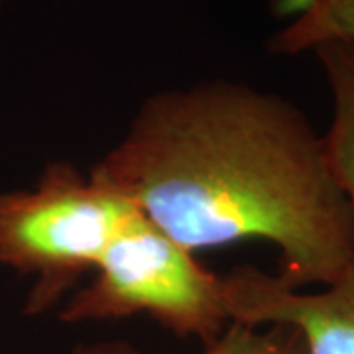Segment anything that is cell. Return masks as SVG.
I'll return each instance as SVG.
<instances>
[{"instance_id":"1","label":"cell","mask_w":354,"mask_h":354,"mask_svg":"<svg viewBox=\"0 0 354 354\" xmlns=\"http://www.w3.org/2000/svg\"><path fill=\"white\" fill-rule=\"evenodd\" d=\"M146 218L195 254L270 242L286 286H329L354 258V213L323 134L278 93L228 79L146 97L93 165Z\"/></svg>"},{"instance_id":"2","label":"cell","mask_w":354,"mask_h":354,"mask_svg":"<svg viewBox=\"0 0 354 354\" xmlns=\"http://www.w3.org/2000/svg\"><path fill=\"white\" fill-rule=\"evenodd\" d=\"M138 209L101 177L65 160L46 164L30 189L0 193V266L34 278L22 313L57 305Z\"/></svg>"},{"instance_id":"3","label":"cell","mask_w":354,"mask_h":354,"mask_svg":"<svg viewBox=\"0 0 354 354\" xmlns=\"http://www.w3.org/2000/svg\"><path fill=\"white\" fill-rule=\"evenodd\" d=\"M138 313L179 339H197L203 348L230 325L223 278L136 211L101 256L93 281L65 301L59 321L75 325Z\"/></svg>"},{"instance_id":"4","label":"cell","mask_w":354,"mask_h":354,"mask_svg":"<svg viewBox=\"0 0 354 354\" xmlns=\"http://www.w3.org/2000/svg\"><path fill=\"white\" fill-rule=\"evenodd\" d=\"M230 323L293 329L305 354H354V258L319 291L295 290L254 266L223 276Z\"/></svg>"},{"instance_id":"5","label":"cell","mask_w":354,"mask_h":354,"mask_svg":"<svg viewBox=\"0 0 354 354\" xmlns=\"http://www.w3.org/2000/svg\"><path fill=\"white\" fill-rule=\"evenodd\" d=\"M330 91V124L323 134L330 171L354 213V41H330L311 51Z\"/></svg>"},{"instance_id":"6","label":"cell","mask_w":354,"mask_h":354,"mask_svg":"<svg viewBox=\"0 0 354 354\" xmlns=\"http://www.w3.org/2000/svg\"><path fill=\"white\" fill-rule=\"evenodd\" d=\"M290 22L268 39L274 55H299L330 41H354V0H272Z\"/></svg>"},{"instance_id":"7","label":"cell","mask_w":354,"mask_h":354,"mask_svg":"<svg viewBox=\"0 0 354 354\" xmlns=\"http://www.w3.org/2000/svg\"><path fill=\"white\" fill-rule=\"evenodd\" d=\"M69 354H144L124 341H102L79 344ZM201 354H305L299 335L293 329L270 325L248 327L230 323L228 329Z\"/></svg>"},{"instance_id":"8","label":"cell","mask_w":354,"mask_h":354,"mask_svg":"<svg viewBox=\"0 0 354 354\" xmlns=\"http://www.w3.org/2000/svg\"><path fill=\"white\" fill-rule=\"evenodd\" d=\"M0 4H2V0H0Z\"/></svg>"}]
</instances>
